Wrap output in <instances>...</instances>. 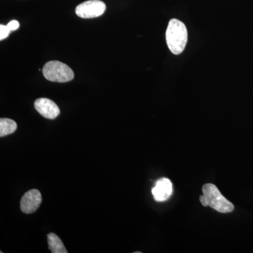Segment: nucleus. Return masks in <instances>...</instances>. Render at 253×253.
Masks as SVG:
<instances>
[{
  "label": "nucleus",
  "instance_id": "3",
  "mask_svg": "<svg viewBox=\"0 0 253 253\" xmlns=\"http://www.w3.org/2000/svg\"><path fill=\"white\" fill-rule=\"evenodd\" d=\"M43 75L48 81L67 83L74 78V73L69 66L57 61H49L42 69Z\"/></svg>",
  "mask_w": 253,
  "mask_h": 253
},
{
  "label": "nucleus",
  "instance_id": "4",
  "mask_svg": "<svg viewBox=\"0 0 253 253\" xmlns=\"http://www.w3.org/2000/svg\"><path fill=\"white\" fill-rule=\"evenodd\" d=\"M106 9V4L102 1L89 0L78 5L76 13L81 18H93L104 14Z\"/></svg>",
  "mask_w": 253,
  "mask_h": 253
},
{
  "label": "nucleus",
  "instance_id": "6",
  "mask_svg": "<svg viewBox=\"0 0 253 253\" xmlns=\"http://www.w3.org/2000/svg\"><path fill=\"white\" fill-rule=\"evenodd\" d=\"M35 108L42 116L47 119L54 120L60 114L59 106L54 101L46 98L37 99Z\"/></svg>",
  "mask_w": 253,
  "mask_h": 253
},
{
  "label": "nucleus",
  "instance_id": "10",
  "mask_svg": "<svg viewBox=\"0 0 253 253\" xmlns=\"http://www.w3.org/2000/svg\"><path fill=\"white\" fill-rule=\"evenodd\" d=\"M9 28L7 26H4V25H0V41H3L5 38H7L10 34Z\"/></svg>",
  "mask_w": 253,
  "mask_h": 253
},
{
  "label": "nucleus",
  "instance_id": "2",
  "mask_svg": "<svg viewBox=\"0 0 253 253\" xmlns=\"http://www.w3.org/2000/svg\"><path fill=\"white\" fill-rule=\"evenodd\" d=\"M202 191L203 195L200 197V201L205 207L210 206L221 213H229L234 211V205L222 196L214 184H205Z\"/></svg>",
  "mask_w": 253,
  "mask_h": 253
},
{
  "label": "nucleus",
  "instance_id": "1",
  "mask_svg": "<svg viewBox=\"0 0 253 253\" xmlns=\"http://www.w3.org/2000/svg\"><path fill=\"white\" fill-rule=\"evenodd\" d=\"M188 33L185 25L179 20L173 18L168 24L166 31V41L172 54H180L185 49Z\"/></svg>",
  "mask_w": 253,
  "mask_h": 253
},
{
  "label": "nucleus",
  "instance_id": "7",
  "mask_svg": "<svg viewBox=\"0 0 253 253\" xmlns=\"http://www.w3.org/2000/svg\"><path fill=\"white\" fill-rule=\"evenodd\" d=\"M172 183L168 178L158 179L152 189L155 201L163 202L167 201L172 194Z\"/></svg>",
  "mask_w": 253,
  "mask_h": 253
},
{
  "label": "nucleus",
  "instance_id": "11",
  "mask_svg": "<svg viewBox=\"0 0 253 253\" xmlns=\"http://www.w3.org/2000/svg\"><path fill=\"white\" fill-rule=\"evenodd\" d=\"M6 26L9 28L10 31H16L18 28H19L20 24L18 21L16 20H13V21H10Z\"/></svg>",
  "mask_w": 253,
  "mask_h": 253
},
{
  "label": "nucleus",
  "instance_id": "9",
  "mask_svg": "<svg viewBox=\"0 0 253 253\" xmlns=\"http://www.w3.org/2000/svg\"><path fill=\"white\" fill-rule=\"evenodd\" d=\"M17 129V124L13 120L9 118L0 119V136L3 137L12 134Z\"/></svg>",
  "mask_w": 253,
  "mask_h": 253
},
{
  "label": "nucleus",
  "instance_id": "5",
  "mask_svg": "<svg viewBox=\"0 0 253 253\" xmlns=\"http://www.w3.org/2000/svg\"><path fill=\"white\" fill-rule=\"evenodd\" d=\"M42 195L38 190L31 189L23 195L21 201V209L26 214L36 212L42 204Z\"/></svg>",
  "mask_w": 253,
  "mask_h": 253
},
{
  "label": "nucleus",
  "instance_id": "8",
  "mask_svg": "<svg viewBox=\"0 0 253 253\" xmlns=\"http://www.w3.org/2000/svg\"><path fill=\"white\" fill-rule=\"evenodd\" d=\"M48 244H49V249L52 253H67L64 245L62 241L60 239L59 236L54 233H50L47 235Z\"/></svg>",
  "mask_w": 253,
  "mask_h": 253
}]
</instances>
